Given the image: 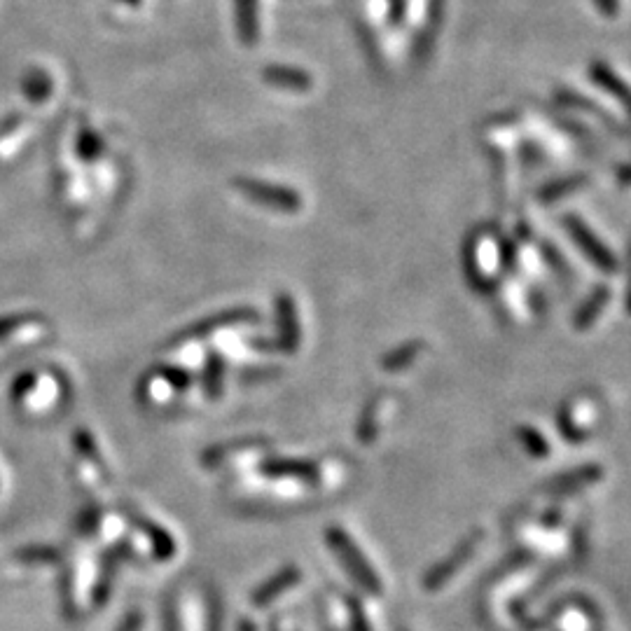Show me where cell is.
<instances>
[{"mask_svg":"<svg viewBox=\"0 0 631 631\" xmlns=\"http://www.w3.org/2000/svg\"><path fill=\"white\" fill-rule=\"evenodd\" d=\"M10 398L19 407L43 412V409L57 405L61 398L59 379L52 377V372H24L12 381Z\"/></svg>","mask_w":631,"mask_h":631,"instance_id":"cell-1","label":"cell"},{"mask_svg":"<svg viewBox=\"0 0 631 631\" xmlns=\"http://www.w3.org/2000/svg\"><path fill=\"white\" fill-rule=\"evenodd\" d=\"M234 187L255 204H262L272 211L281 213H297L302 208V197L286 185H274L260 178H234Z\"/></svg>","mask_w":631,"mask_h":631,"instance_id":"cell-2","label":"cell"},{"mask_svg":"<svg viewBox=\"0 0 631 631\" xmlns=\"http://www.w3.org/2000/svg\"><path fill=\"white\" fill-rule=\"evenodd\" d=\"M564 227H566V232L571 234V239L575 241V244L580 246V251L585 253L596 267L603 269V272H617L615 255L601 244V239L596 237V234L589 230V227L582 223L578 216H566Z\"/></svg>","mask_w":631,"mask_h":631,"instance_id":"cell-3","label":"cell"},{"mask_svg":"<svg viewBox=\"0 0 631 631\" xmlns=\"http://www.w3.org/2000/svg\"><path fill=\"white\" fill-rule=\"evenodd\" d=\"M328 540H330V547H335V550L339 552V557L344 559V564L349 566V571L358 578V582H363L367 589H372V592L379 594L381 592L379 578L374 575L372 568L367 566V561L363 559V554L358 552V547L353 545V540L346 538L344 531H339V529H330Z\"/></svg>","mask_w":631,"mask_h":631,"instance_id":"cell-4","label":"cell"},{"mask_svg":"<svg viewBox=\"0 0 631 631\" xmlns=\"http://www.w3.org/2000/svg\"><path fill=\"white\" fill-rule=\"evenodd\" d=\"M50 325L43 316H8L0 318V344H33L38 342Z\"/></svg>","mask_w":631,"mask_h":631,"instance_id":"cell-5","label":"cell"},{"mask_svg":"<svg viewBox=\"0 0 631 631\" xmlns=\"http://www.w3.org/2000/svg\"><path fill=\"white\" fill-rule=\"evenodd\" d=\"M262 80L272 87L288 89V92H307V89L314 87V80H311L307 71L288 64H269L262 71Z\"/></svg>","mask_w":631,"mask_h":631,"instance_id":"cell-6","label":"cell"},{"mask_svg":"<svg viewBox=\"0 0 631 631\" xmlns=\"http://www.w3.org/2000/svg\"><path fill=\"white\" fill-rule=\"evenodd\" d=\"M234 24L244 45H255L260 36V3L258 0H234Z\"/></svg>","mask_w":631,"mask_h":631,"instance_id":"cell-7","label":"cell"},{"mask_svg":"<svg viewBox=\"0 0 631 631\" xmlns=\"http://www.w3.org/2000/svg\"><path fill=\"white\" fill-rule=\"evenodd\" d=\"M473 550H475L473 540H466V543H463L459 550H456L452 557L445 561V564L438 566V568H433V571L428 573V578L424 580V585L428 589H438L440 585H445L447 578H452V575L459 571V566L466 564V559L470 557V554H473Z\"/></svg>","mask_w":631,"mask_h":631,"instance_id":"cell-8","label":"cell"},{"mask_svg":"<svg viewBox=\"0 0 631 631\" xmlns=\"http://www.w3.org/2000/svg\"><path fill=\"white\" fill-rule=\"evenodd\" d=\"M589 80L596 82L606 94L615 96L620 103H627V85H624L620 75H617L608 64H603V61L589 64Z\"/></svg>","mask_w":631,"mask_h":631,"instance_id":"cell-9","label":"cell"},{"mask_svg":"<svg viewBox=\"0 0 631 631\" xmlns=\"http://www.w3.org/2000/svg\"><path fill=\"white\" fill-rule=\"evenodd\" d=\"M246 318H253L251 309H230V311H225V314L211 316V321L197 323V325H192V328H187L185 332H180V339H183V337L185 339H197L201 335H206V332H213V330H218V328H225V325L246 321Z\"/></svg>","mask_w":631,"mask_h":631,"instance_id":"cell-10","label":"cell"},{"mask_svg":"<svg viewBox=\"0 0 631 631\" xmlns=\"http://www.w3.org/2000/svg\"><path fill=\"white\" fill-rule=\"evenodd\" d=\"M52 89H54L52 78L45 71H40V68L29 71L26 73V78L22 80V92L31 103H45L52 96Z\"/></svg>","mask_w":631,"mask_h":631,"instance_id":"cell-11","label":"cell"},{"mask_svg":"<svg viewBox=\"0 0 631 631\" xmlns=\"http://www.w3.org/2000/svg\"><path fill=\"white\" fill-rule=\"evenodd\" d=\"M297 578H300V571H297V568H288V571H283L281 575H276V578H272V582H267L265 587L258 589V592H255L253 601L258 603V606H265V603H269V601L274 599V594L283 592V589L293 585V582H297Z\"/></svg>","mask_w":631,"mask_h":631,"instance_id":"cell-12","label":"cell"},{"mask_svg":"<svg viewBox=\"0 0 631 631\" xmlns=\"http://www.w3.org/2000/svg\"><path fill=\"white\" fill-rule=\"evenodd\" d=\"M15 557L22 561V564H29V566H52L59 561V552L47 545H31V547H22V550H17Z\"/></svg>","mask_w":631,"mask_h":631,"instance_id":"cell-13","label":"cell"},{"mask_svg":"<svg viewBox=\"0 0 631 631\" xmlns=\"http://www.w3.org/2000/svg\"><path fill=\"white\" fill-rule=\"evenodd\" d=\"M585 183H587V176H566L561 180H552V183L540 192V197H543L545 201L561 199V197H566V194L580 190Z\"/></svg>","mask_w":631,"mask_h":631,"instance_id":"cell-14","label":"cell"},{"mask_svg":"<svg viewBox=\"0 0 631 631\" xmlns=\"http://www.w3.org/2000/svg\"><path fill=\"white\" fill-rule=\"evenodd\" d=\"M606 300H608V290L606 288H601L599 293L589 297V302L578 311V316H575V325H578L580 330L589 328V325L596 321V316L601 314V309L606 307Z\"/></svg>","mask_w":631,"mask_h":631,"instance_id":"cell-15","label":"cell"},{"mask_svg":"<svg viewBox=\"0 0 631 631\" xmlns=\"http://www.w3.org/2000/svg\"><path fill=\"white\" fill-rule=\"evenodd\" d=\"M421 346H424L421 342H409L405 346H400L398 351L388 353V356L384 358V367L386 370H402V367L409 365L416 358V353L421 351Z\"/></svg>","mask_w":631,"mask_h":631,"instance_id":"cell-16","label":"cell"},{"mask_svg":"<svg viewBox=\"0 0 631 631\" xmlns=\"http://www.w3.org/2000/svg\"><path fill=\"white\" fill-rule=\"evenodd\" d=\"M103 152V143L101 138L94 134L92 129H85L82 134L78 136V155L85 159V162H94V159H99Z\"/></svg>","mask_w":631,"mask_h":631,"instance_id":"cell-17","label":"cell"},{"mask_svg":"<svg viewBox=\"0 0 631 631\" xmlns=\"http://www.w3.org/2000/svg\"><path fill=\"white\" fill-rule=\"evenodd\" d=\"M24 124L22 115H8L5 120H0V143L8 141V138L15 134V131Z\"/></svg>","mask_w":631,"mask_h":631,"instance_id":"cell-18","label":"cell"},{"mask_svg":"<svg viewBox=\"0 0 631 631\" xmlns=\"http://www.w3.org/2000/svg\"><path fill=\"white\" fill-rule=\"evenodd\" d=\"M522 438L529 442V452L531 454H536V456H545L547 454V445H545V440L540 438V435H536V433H531V428H522Z\"/></svg>","mask_w":631,"mask_h":631,"instance_id":"cell-19","label":"cell"},{"mask_svg":"<svg viewBox=\"0 0 631 631\" xmlns=\"http://www.w3.org/2000/svg\"><path fill=\"white\" fill-rule=\"evenodd\" d=\"M596 8L601 10V15L617 17L620 15V0H594Z\"/></svg>","mask_w":631,"mask_h":631,"instance_id":"cell-20","label":"cell"},{"mask_svg":"<svg viewBox=\"0 0 631 631\" xmlns=\"http://www.w3.org/2000/svg\"><path fill=\"white\" fill-rule=\"evenodd\" d=\"M141 624H143L141 613H129L127 617H124V622L120 624V629L117 631H141Z\"/></svg>","mask_w":631,"mask_h":631,"instance_id":"cell-21","label":"cell"},{"mask_svg":"<svg viewBox=\"0 0 631 631\" xmlns=\"http://www.w3.org/2000/svg\"><path fill=\"white\" fill-rule=\"evenodd\" d=\"M117 3H124V5H134V8H136V5H141V0H117Z\"/></svg>","mask_w":631,"mask_h":631,"instance_id":"cell-22","label":"cell"}]
</instances>
